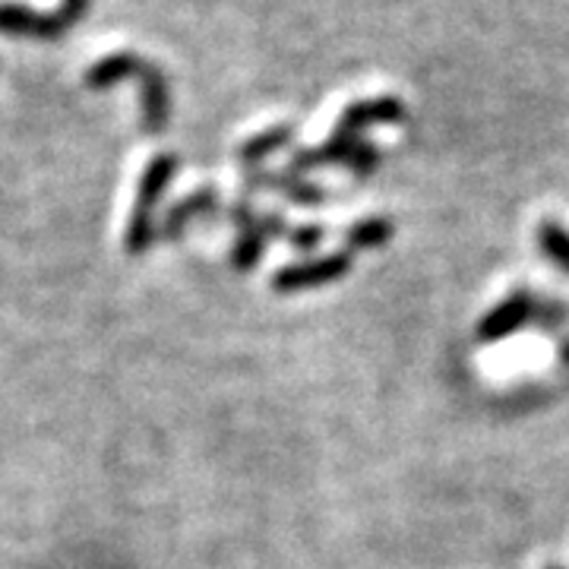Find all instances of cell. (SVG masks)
Wrapping results in <instances>:
<instances>
[{"label":"cell","instance_id":"cell-1","mask_svg":"<svg viewBox=\"0 0 569 569\" xmlns=\"http://www.w3.org/2000/svg\"><path fill=\"white\" fill-rule=\"evenodd\" d=\"M178 174V156L174 152H162L152 162L146 164L140 183H137V200H133V212L123 231V250L130 257H142L152 241H156V206L162 203L168 183Z\"/></svg>","mask_w":569,"mask_h":569},{"label":"cell","instance_id":"cell-2","mask_svg":"<svg viewBox=\"0 0 569 569\" xmlns=\"http://www.w3.org/2000/svg\"><path fill=\"white\" fill-rule=\"evenodd\" d=\"M92 0H61L54 10H32L26 3H0V32L26 36V39L54 41L67 36L89 13Z\"/></svg>","mask_w":569,"mask_h":569},{"label":"cell","instance_id":"cell-3","mask_svg":"<svg viewBox=\"0 0 569 569\" xmlns=\"http://www.w3.org/2000/svg\"><path fill=\"white\" fill-rule=\"evenodd\" d=\"M351 272V253L339 250V253H326L317 260H301V263L282 266L276 276H272V288L279 295H295V291H305V288H320V284L339 282Z\"/></svg>","mask_w":569,"mask_h":569},{"label":"cell","instance_id":"cell-4","mask_svg":"<svg viewBox=\"0 0 569 569\" xmlns=\"http://www.w3.org/2000/svg\"><path fill=\"white\" fill-rule=\"evenodd\" d=\"M137 80H140V104H142V130L149 137H159L168 130L171 121V80L162 67L149 58H142L140 70H137Z\"/></svg>","mask_w":569,"mask_h":569},{"label":"cell","instance_id":"cell-5","mask_svg":"<svg viewBox=\"0 0 569 569\" xmlns=\"http://www.w3.org/2000/svg\"><path fill=\"white\" fill-rule=\"evenodd\" d=\"M535 307H538V301H535L529 288H516L509 298H503L493 310L485 313V320L478 323V332H475L478 342L490 346V342H500L512 332H519L522 326H529L535 320Z\"/></svg>","mask_w":569,"mask_h":569},{"label":"cell","instance_id":"cell-6","mask_svg":"<svg viewBox=\"0 0 569 569\" xmlns=\"http://www.w3.org/2000/svg\"><path fill=\"white\" fill-rule=\"evenodd\" d=\"M244 187L250 193H279L298 206H320L329 200V190L320 183L305 181L291 171H269V168H247Z\"/></svg>","mask_w":569,"mask_h":569},{"label":"cell","instance_id":"cell-7","mask_svg":"<svg viewBox=\"0 0 569 569\" xmlns=\"http://www.w3.org/2000/svg\"><path fill=\"white\" fill-rule=\"evenodd\" d=\"M222 212V197L216 187H200L193 190L190 197H183L178 203L171 206L162 216V222L156 228V234L162 241H181V234L197 222V219H216Z\"/></svg>","mask_w":569,"mask_h":569},{"label":"cell","instance_id":"cell-8","mask_svg":"<svg viewBox=\"0 0 569 569\" xmlns=\"http://www.w3.org/2000/svg\"><path fill=\"white\" fill-rule=\"evenodd\" d=\"M406 121V104L392 96H380V99H367V102L348 104L342 111V118L336 123V130L351 133V137H361L367 127H377V123H402Z\"/></svg>","mask_w":569,"mask_h":569},{"label":"cell","instance_id":"cell-9","mask_svg":"<svg viewBox=\"0 0 569 569\" xmlns=\"http://www.w3.org/2000/svg\"><path fill=\"white\" fill-rule=\"evenodd\" d=\"M295 142V127L291 123H276L263 133L250 137L244 146H238V162H244V168H260V162H266L269 156H276L279 149L291 146Z\"/></svg>","mask_w":569,"mask_h":569},{"label":"cell","instance_id":"cell-10","mask_svg":"<svg viewBox=\"0 0 569 569\" xmlns=\"http://www.w3.org/2000/svg\"><path fill=\"white\" fill-rule=\"evenodd\" d=\"M392 234H396V224L389 222V219H380V216L361 219V222H355L348 228V253H351V250H380V247L389 244Z\"/></svg>","mask_w":569,"mask_h":569},{"label":"cell","instance_id":"cell-11","mask_svg":"<svg viewBox=\"0 0 569 569\" xmlns=\"http://www.w3.org/2000/svg\"><path fill=\"white\" fill-rule=\"evenodd\" d=\"M266 247H269V241H266V234L260 231V224H253L247 231H238V241L231 247V266L238 272H253L260 266V260H263Z\"/></svg>","mask_w":569,"mask_h":569},{"label":"cell","instance_id":"cell-12","mask_svg":"<svg viewBox=\"0 0 569 569\" xmlns=\"http://www.w3.org/2000/svg\"><path fill=\"white\" fill-rule=\"evenodd\" d=\"M538 250L548 257L550 263L569 276V231L560 222L538 224Z\"/></svg>","mask_w":569,"mask_h":569},{"label":"cell","instance_id":"cell-13","mask_svg":"<svg viewBox=\"0 0 569 569\" xmlns=\"http://www.w3.org/2000/svg\"><path fill=\"white\" fill-rule=\"evenodd\" d=\"M377 164H380V149H377L373 142L361 140L355 149H351L346 168L355 174V178H370V174L377 171Z\"/></svg>","mask_w":569,"mask_h":569},{"label":"cell","instance_id":"cell-14","mask_svg":"<svg viewBox=\"0 0 569 569\" xmlns=\"http://www.w3.org/2000/svg\"><path fill=\"white\" fill-rule=\"evenodd\" d=\"M323 238H326L323 224H295V228H288V234H284V241L295 247V250H301V253L317 250V247L323 244Z\"/></svg>","mask_w":569,"mask_h":569},{"label":"cell","instance_id":"cell-15","mask_svg":"<svg viewBox=\"0 0 569 569\" xmlns=\"http://www.w3.org/2000/svg\"><path fill=\"white\" fill-rule=\"evenodd\" d=\"M531 323L538 326V329H545V332H553V329L569 323V307L560 305V301H538Z\"/></svg>","mask_w":569,"mask_h":569},{"label":"cell","instance_id":"cell-16","mask_svg":"<svg viewBox=\"0 0 569 569\" xmlns=\"http://www.w3.org/2000/svg\"><path fill=\"white\" fill-rule=\"evenodd\" d=\"M224 219L234 224L238 231H247V228H253V224H257L260 212L253 209V203H250V200H238V203L224 209Z\"/></svg>","mask_w":569,"mask_h":569},{"label":"cell","instance_id":"cell-17","mask_svg":"<svg viewBox=\"0 0 569 569\" xmlns=\"http://www.w3.org/2000/svg\"><path fill=\"white\" fill-rule=\"evenodd\" d=\"M260 231L266 234V241H276V238H284L288 234V222H284L282 212H260Z\"/></svg>","mask_w":569,"mask_h":569},{"label":"cell","instance_id":"cell-18","mask_svg":"<svg viewBox=\"0 0 569 569\" xmlns=\"http://www.w3.org/2000/svg\"><path fill=\"white\" fill-rule=\"evenodd\" d=\"M557 355H560V361H563V365H569V339H563V342H560Z\"/></svg>","mask_w":569,"mask_h":569},{"label":"cell","instance_id":"cell-19","mask_svg":"<svg viewBox=\"0 0 569 569\" xmlns=\"http://www.w3.org/2000/svg\"><path fill=\"white\" fill-rule=\"evenodd\" d=\"M545 569H563V567H560V563H550V567H545Z\"/></svg>","mask_w":569,"mask_h":569}]
</instances>
